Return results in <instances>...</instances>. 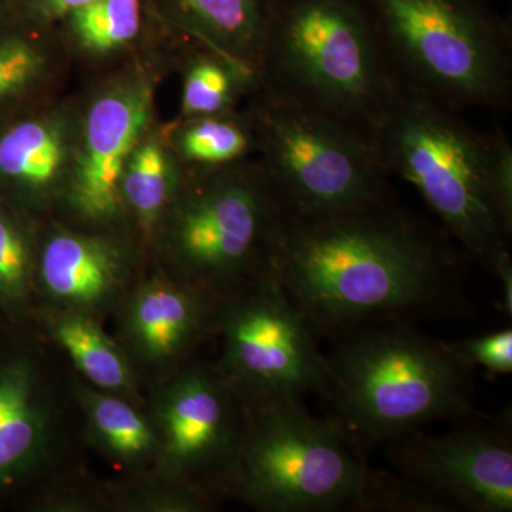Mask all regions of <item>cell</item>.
I'll use <instances>...</instances> for the list:
<instances>
[{"instance_id": "21", "label": "cell", "mask_w": 512, "mask_h": 512, "mask_svg": "<svg viewBox=\"0 0 512 512\" xmlns=\"http://www.w3.org/2000/svg\"><path fill=\"white\" fill-rule=\"evenodd\" d=\"M146 23L144 0H93L70 10L53 28L82 55L104 57L136 43Z\"/></svg>"}, {"instance_id": "23", "label": "cell", "mask_w": 512, "mask_h": 512, "mask_svg": "<svg viewBox=\"0 0 512 512\" xmlns=\"http://www.w3.org/2000/svg\"><path fill=\"white\" fill-rule=\"evenodd\" d=\"M55 336L90 382L106 390L128 389L131 379L126 360L93 320L64 316L56 323Z\"/></svg>"}, {"instance_id": "6", "label": "cell", "mask_w": 512, "mask_h": 512, "mask_svg": "<svg viewBox=\"0 0 512 512\" xmlns=\"http://www.w3.org/2000/svg\"><path fill=\"white\" fill-rule=\"evenodd\" d=\"M235 458L239 494L265 511H360L370 466L338 420L298 400L258 404Z\"/></svg>"}, {"instance_id": "12", "label": "cell", "mask_w": 512, "mask_h": 512, "mask_svg": "<svg viewBox=\"0 0 512 512\" xmlns=\"http://www.w3.org/2000/svg\"><path fill=\"white\" fill-rule=\"evenodd\" d=\"M79 134V111L50 106L0 131V188L23 202L66 194Z\"/></svg>"}, {"instance_id": "25", "label": "cell", "mask_w": 512, "mask_h": 512, "mask_svg": "<svg viewBox=\"0 0 512 512\" xmlns=\"http://www.w3.org/2000/svg\"><path fill=\"white\" fill-rule=\"evenodd\" d=\"M30 272L29 239L18 221L0 210V301L19 302L28 289Z\"/></svg>"}, {"instance_id": "28", "label": "cell", "mask_w": 512, "mask_h": 512, "mask_svg": "<svg viewBox=\"0 0 512 512\" xmlns=\"http://www.w3.org/2000/svg\"><path fill=\"white\" fill-rule=\"evenodd\" d=\"M493 274L500 279L501 306L505 315H512V262L511 254L503 256L495 265Z\"/></svg>"}, {"instance_id": "9", "label": "cell", "mask_w": 512, "mask_h": 512, "mask_svg": "<svg viewBox=\"0 0 512 512\" xmlns=\"http://www.w3.org/2000/svg\"><path fill=\"white\" fill-rule=\"evenodd\" d=\"M225 366L232 386L258 404L298 400L322 393L326 356L318 335L271 269L256 276L252 292L221 312Z\"/></svg>"}, {"instance_id": "5", "label": "cell", "mask_w": 512, "mask_h": 512, "mask_svg": "<svg viewBox=\"0 0 512 512\" xmlns=\"http://www.w3.org/2000/svg\"><path fill=\"white\" fill-rule=\"evenodd\" d=\"M394 79L448 109L512 104V35L490 0H365Z\"/></svg>"}, {"instance_id": "2", "label": "cell", "mask_w": 512, "mask_h": 512, "mask_svg": "<svg viewBox=\"0 0 512 512\" xmlns=\"http://www.w3.org/2000/svg\"><path fill=\"white\" fill-rule=\"evenodd\" d=\"M376 148L389 174L420 192L471 262L493 272L510 254L512 146L507 134L477 130L458 111L394 79Z\"/></svg>"}, {"instance_id": "8", "label": "cell", "mask_w": 512, "mask_h": 512, "mask_svg": "<svg viewBox=\"0 0 512 512\" xmlns=\"http://www.w3.org/2000/svg\"><path fill=\"white\" fill-rule=\"evenodd\" d=\"M284 215L258 160L185 171L165 210V245L192 281L218 288L268 268Z\"/></svg>"}, {"instance_id": "4", "label": "cell", "mask_w": 512, "mask_h": 512, "mask_svg": "<svg viewBox=\"0 0 512 512\" xmlns=\"http://www.w3.org/2000/svg\"><path fill=\"white\" fill-rule=\"evenodd\" d=\"M332 340L320 394L363 447L477 414L473 367L414 323L359 326Z\"/></svg>"}, {"instance_id": "10", "label": "cell", "mask_w": 512, "mask_h": 512, "mask_svg": "<svg viewBox=\"0 0 512 512\" xmlns=\"http://www.w3.org/2000/svg\"><path fill=\"white\" fill-rule=\"evenodd\" d=\"M440 434L413 431L386 444L397 473L441 498L453 511H512L510 416H474Z\"/></svg>"}, {"instance_id": "14", "label": "cell", "mask_w": 512, "mask_h": 512, "mask_svg": "<svg viewBox=\"0 0 512 512\" xmlns=\"http://www.w3.org/2000/svg\"><path fill=\"white\" fill-rule=\"evenodd\" d=\"M269 0H144L165 29L191 37L258 76ZM259 79V77H258Z\"/></svg>"}, {"instance_id": "13", "label": "cell", "mask_w": 512, "mask_h": 512, "mask_svg": "<svg viewBox=\"0 0 512 512\" xmlns=\"http://www.w3.org/2000/svg\"><path fill=\"white\" fill-rule=\"evenodd\" d=\"M229 386L210 373L194 370L165 397L161 419L168 456L180 467L234 464L244 433L234 421Z\"/></svg>"}, {"instance_id": "16", "label": "cell", "mask_w": 512, "mask_h": 512, "mask_svg": "<svg viewBox=\"0 0 512 512\" xmlns=\"http://www.w3.org/2000/svg\"><path fill=\"white\" fill-rule=\"evenodd\" d=\"M55 28L0 9V113L37 99L55 83L60 57Z\"/></svg>"}, {"instance_id": "24", "label": "cell", "mask_w": 512, "mask_h": 512, "mask_svg": "<svg viewBox=\"0 0 512 512\" xmlns=\"http://www.w3.org/2000/svg\"><path fill=\"white\" fill-rule=\"evenodd\" d=\"M86 406L97 436L117 457L130 460L153 447V431L130 404L117 397L89 394Z\"/></svg>"}, {"instance_id": "22", "label": "cell", "mask_w": 512, "mask_h": 512, "mask_svg": "<svg viewBox=\"0 0 512 512\" xmlns=\"http://www.w3.org/2000/svg\"><path fill=\"white\" fill-rule=\"evenodd\" d=\"M184 69L183 120L235 110L242 97L259 89L258 76L220 53L201 46Z\"/></svg>"}, {"instance_id": "20", "label": "cell", "mask_w": 512, "mask_h": 512, "mask_svg": "<svg viewBox=\"0 0 512 512\" xmlns=\"http://www.w3.org/2000/svg\"><path fill=\"white\" fill-rule=\"evenodd\" d=\"M185 178L173 147L148 131L128 157L121 175V198L144 225H154L167 210Z\"/></svg>"}, {"instance_id": "1", "label": "cell", "mask_w": 512, "mask_h": 512, "mask_svg": "<svg viewBox=\"0 0 512 512\" xmlns=\"http://www.w3.org/2000/svg\"><path fill=\"white\" fill-rule=\"evenodd\" d=\"M473 262L444 229L396 201L326 217L284 215L269 269L316 335L471 316Z\"/></svg>"}, {"instance_id": "18", "label": "cell", "mask_w": 512, "mask_h": 512, "mask_svg": "<svg viewBox=\"0 0 512 512\" xmlns=\"http://www.w3.org/2000/svg\"><path fill=\"white\" fill-rule=\"evenodd\" d=\"M28 363L0 369V484L28 466L43 440V417Z\"/></svg>"}, {"instance_id": "27", "label": "cell", "mask_w": 512, "mask_h": 512, "mask_svg": "<svg viewBox=\"0 0 512 512\" xmlns=\"http://www.w3.org/2000/svg\"><path fill=\"white\" fill-rule=\"evenodd\" d=\"M93 0H6L5 8L19 19L53 28L70 10Z\"/></svg>"}, {"instance_id": "19", "label": "cell", "mask_w": 512, "mask_h": 512, "mask_svg": "<svg viewBox=\"0 0 512 512\" xmlns=\"http://www.w3.org/2000/svg\"><path fill=\"white\" fill-rule=\"evenodd\" d=\"M171 147L185 171L202 174L249 160L256 153V137L248 113L231 110L184 120Z\"/></svg>"}, {"instance_id": "15", "label": "cell", "mask_w": 512, "mask_h": 512, "mask_svg": "<svg viewBox=\"0 0 512 512\" xmlns=\"http://www.w3.org/2000/svg\"><path fill=\"white\" fill-rule=\"evenodd\" d=\"M123 265V254L109 239L57 231L43 245L40 278L60 301L93 305L116 288Z\"/></svg>"}, {"instance_id": "29", "label": "cell", "mask_w": 512, "mask_h": 512, "mask_svg": "<svg viewBox=\"0 0 512 512\" xmlns=\"http://www.w3.org/2000/svg\"><path fill=\"white\" fill-rule=\"evenodd\" d=\"M5 3H6V0H0V9H2L3 6H5Z\"/></svg>"}, {"instance_id": "3", "label": "cell", "mask_w": 512, "mask_h": 512, "mask_svg": "<svg viewBox=\"0 0 512 512\" xmlns=\"http://www.w3.org/2000/svg\"><path fill=\"white\" fill-rule=\"evenodd\" d=\"M258 77L376 147L394 79L365 0H269Z\"/></svg>"}, {"instance_id": "26", "label": "cell", "mask_w": 512, "mask_h": 512, "mask_svg": "<svg viewBox=\"0 0 512 512\" xmlns=\"http://www.w3.org/2000/svg\"><path fill=\"white\" fill-rule=\"evenodd\" d=\"M458 359L470 367L481 366L494 375H510L512 372V330H495L457 342H448Z\"/></svg>"}, {"instance_id": "17", "label": "cell", "mask_w": 512, "mask_h": 512, "mask_svg": "<svg viewBox=\"0 0 512 512\" xmlns=\"http://www.w3.org/2000/svg\"><path fill=\"white\" fill-rule=\"evenodd\" d=\"M198 293L154 282L141 289L130 311V330L138 348L150 357H170L197 336L205 316Z\"/></svg>"}, {"instance_id": "7", "label": "cell", "mask_w": 512, "mask_h": 512, "mask_svg": "<svg viewBox=\"0 0 512 512\" xmlns=\"http://www.w3.org/2000/svg\"><path fill=\"white\" fill-rule=\"evenodd\" d=\"M252 96L258 163L285 215L326 217L396 201L372 143L264 90Z\"/></svg>"}, {"instance_id": "11", "label": "cell", "mask_w": 512, "mask_h": 512, "mask_svg": "<svg viewBox=\"0 0 512 512\" xmlns=\"http://www.w3.org/2000/svg\"><path fill=\"white\" fill-rule=\"evenodd\" d=\"M156 76L134 63L100 84L79 111L76 157L64 197L84 220H113L123 210L121 175L150 131Z\"/></svg>"}]
</instances>
